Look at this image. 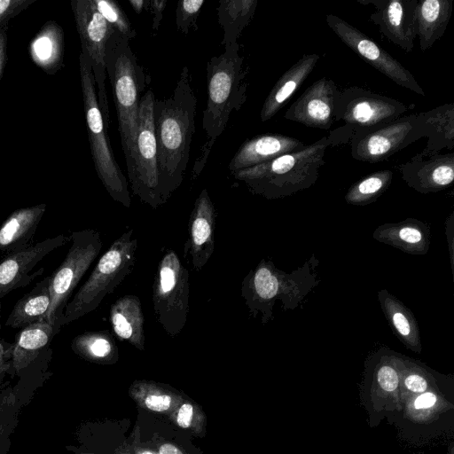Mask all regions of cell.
<instances>
[{
  "label": "cell",
  "mask_w": 454,
  "mask_h": 454,
  "mask_svg": "<svg viewBox=\"0 0 454 454\" xmlns=\"http://www.w3.org/2000/svg\"><path fill=\"white\" fill-rule=\"evenodd\" d=\"M196 107L191 74L184 66L171 96L155 99L153 106L159 189L163 204L183 183L195 131Z\"/></svg>",
  "instance_id": "cell-1"
},
{
  "label": "cell",
  "mask_w": 454,
  "mask_h": 454,
  "mask_svg": "<svg viewBox=\"0 0 454 454\" xmlns=\"http://www.w3.org/2000/svg\"><path fill=\"white\" fill-rule=\"evenodd\" d=\"M239 44L224 48L219 56L212 57L207 64V100L202 115V129L206 142L192 171L196 179L207 161L211 149L226 128L233 111H239L247 98V70Z\"/></svg>",
  "instance_id": "cell-2"
},
{
  "label": "cell",
  "mask_w": 454,
  "mask_h": 454,
  "mask_svg": "<svg viewBox=\"0 0 454 454\" xmlns=\"http://www.w3.org/2000/svg\"><path fill=\"white\" fill-rule=\"evenodd\" d=\"M332 144V136L324 137L301 150L231 175L254 194L270 200L289 196L316 183Z\"/></svg>",
  "instance_id": "cell-3"
},
{
  "label": "cell",
  "mask_w": 454,
  "mask_h": 454,
  "mask_svg": "<svg viewBox=\"0 0 454 454\" xmlns=\"http://www.w3.org/2000/svg\"><path fill=\"white\" fill-rule=\"evenodd\" d=\"M106 70L113 90L118 130L128 167L136 146L140 93L145 87L146 78L129 40L116 31L106 44Z\"/></svg>",
  "instance_id": "cell-4"
},
{
  "label": "cell",
  "mask_w": 454,
  "mask_h": 454,
  "mask_svg": "<svg viewBox=\"0 0 454 454\" xmlns=\"http://www.w3.org/2000/svg\"><path fill=\"white\" fill-rule=\"evenodd\" d=\"M309 263L288 274L262 259L241 283V297L253 317L260 316L263 325L273 318L277 301L284 309H294L315 285V274Z\"/></svg>",
  "instance_id": "cell-5"
},
{
  "label": "cell",
  "mask_w": 454,
  "mask_h": 454,
  "mask_svg": "<svg viewBox=\"0 0 454 454\" xmlns=\"http://www.w3.org/2000/svg\"><path fill=\"white\" fill-rule=\"evenodd\" d=\"M137 239L126 230L99 258L88 279L67 304L61 326L95 310L103 299L117 288L135 266Z\"/></svg>",
  "instance_id": "cell-6"
},
{
  "label": "cell",
  "mask_w": 454,
  "mask_h": 454,
  "mask_svg": "<svg viewBox=\"0 0 454 454\" xmlns=\"http://www.w3.org/2000/svg\"><path fill=\"white\" fill-rule=\"evenodd\" d=\"M79 71L87 131L94 167L110 197L127 208L131 205L128 182L116 161L99 109L90 61L84 51L79 55Z\"/></svg>",
  "instance_id": "cell-7"
},
{
  "label": "cell",
  "mask_w": 454,
  "mask_h": 454,
  "mask_svg": "<svg viewBox=\"0 0 454 454\" xmlns=\"http://www.w3.org/2000/svg\"><path fill=\"white\" fill-rule=\"evenodd\" d=\"M189 298V272L176 252L167 249L157 266L152 299L155 318L170 338L176 337L187 322Z\"/></svg>",
  "instance_id": "cell-8"
},
{
  "label": "cell",
  "mask_w": 454,
  "mask_h": 454,
  "mask_svg": "<svg viewBox=\"0 0 454 454\" xmlns=\"http://www.w3.org/2000/svg\"><path fill=\"white\" fill-rule=\"evenodd\" d=\"M71 246L61 264L50 276L51 303L43 321L61 327L60 319L76 286L99 254L103 242L97 230L71 232Z\"/></svg>",
  "instance_id": "cell-9"
},
{
  "label": "cell",
  "mask_w": 454,
  "mask_h": 454,
  "mask_svg": "<svg viewBox=\"0 0 454 454\" xmlns=\"http://www.w3.org/2000/svg\"><path fill=\"white\" fill-rule=\"evenodd\" d=\"M155 97L148 90L141 98L138 108V132L128 176L132 194L153 208L163 205L159 189L157 147L154 132L153 106Z\"/></svg>",
  "instance_id": "cell-10"
},
{
  "label": "cell",
  "mask_w": 454,
  "mask_h": 454,
  "mask_svg": "<svg viewBox=\"0 0 454 454\" xmlns=\"http://www.w3.org/2000/svg\"><path fill=\"white\" fill-rule=\"evenodd\" d=\"M71 8L81 40L82 51L91 64L98 102L106 128L110 124L106 90V44L114 29L96 9L92 0H73Z\"/></svg>",
  "instance_id": "cell-11"
},
{
  "label": "cell",
  "mask_w": 454,
  "mask_h": 454,
  "mask_svg": "<svg viewBox=\"0 0 454 454\" xmlns=\"http://www.w3.org/2000/svg\"><path fill=\"white\" fill-rule=\"evenodd\" d=\"M423 137L426 129L420 114H410L358 131L352 142L351 154L358 160L377 162Z\"/></svg>",
  "instance_id": "cell-12"
},
{
  "label": "cell",
  "mask_w": 454,
  "mask_h": 454,
  "mask_svg": "<svg viewBox=\"0 0 454 454\" xmlns=\"http://www.w3.org/2000/svg\"><path fill=\"white\" fill-rule=\"evenodd\" d=\"M407 109L396 99L351 87L340 91L334 106V118L360 131L395 121Z\"/></svg>",
  "instance_id": "cell-13"
},
{
  "label": "cell",
  "mask_w": 454,
  "mask_h": 454,
  "mask_svg": "<svg viewBox=\"0 0 454 454\" xmlns=\"http://www.w3.org/2000/svg\"><path fill=\"white\" fill-rule=\"evenodd\" d=\"M326 23L348 47L369 65L396 84L423 97L426 95L408 69L356 27L333 14L326 16Z\"/></svg>",
  "instance_id": "cell-14"
},
{
  "label": "cell",
  "mask_w": 454,
  "mask_h": 454,
  "mask_svg": "<svg viewBox=\"0 0 454 454\" xmlns=\"http://www.w3.org/2000/svg\"><path fill=\"white\" fill-rule=\"evenodd\" d=\"M68 241L69 237L59 234L6 254L0 261V300L12 291L27 286L41 276L44 271L43 267L31 273L32 270L47 254Z\"/></svg>",
  "instance_id": "cell-15"
},
{
  "label": "cell",
  "mask_w": 454,
  "mask_h": 454,
  "mask_svg": "<svg viewBox=\"0 0 454 454\" xmlns=\"http://www.w3.org/2000/svg\"><path fill=\"white\" fill-rule=\"evenodd\" d=\"M216 209L207 189L197 197L188 222L184 258H191L192 268L200 272L215 251Z\"/></svg>",
  "instance_id": "cell-16"
},
{
  "label": "cell",
  "mask_w": 454,
  "mask_h": 454,
  "mask_svg": "<svg viewBox=\"0 0 454 454\" xmlns=\"http://www.w3.org/2000/svg\"><path fill=\"white\" fill-rule=\"evenodd\" d=\"M339 94L335 82L323 77L307 88L284 118L309 128L328 129L335 121L334 106Z\"/></svg>",
  "instance_id": "cell-17"
},
{
  "label": "cell",
  "mask_w": 454,
  "mask_h": 454,
  "mask_svg": "<svg viewBox=\"0 0 454 454\" xmlns=\"http://www.w3.org/2000/svg\"><path fill=\"white\" fill-rule=\"evenodd\" d=\"M377 11L371 20L393 43L410 52L417 36L418 0H376Z\"/></svg>",
  "instance_id": "cell-18"
},
{
  "label": "cell",
  "mask_w": 454,
  "mask_h": 454,
  "mask_svg": "<svg viewBox=\"0 0 454 454\" xmlns=\"http://www.w3.org/2000/svg\"><path fill=\"white\" fill-rule=\"evenodd\" d=\"M59 330V325L46 321L20 329L12 343L10 372L27 374L36 365L49 360L51 355V342Z\"/></svg>",
  "instance_id": "cell-19"
},
{
  "label": "cell",
  "mask_w": 454,
  "mask_h": 454,
  "mask_svg": "<svg viewBox=\"0 0 454 454\" xmlns=\"http://www.w3.org/2000/svg\"><path fill=\"white\" fill-rule=\"evenodd\" d=\"M403 179L421 193L436 192L454 180V153L424 151L401 167Z\"/></svg>",
  "instance_id": "cell-20"
},
{
  "label": "cell",
  "mask_w": 454,
  "mask_h": 454,
  "mask_svg": "<svg viewBox=\"0 0 454 454\" xmlns=\"http://www.w3.org/2000/svg\"><path fill=\"white\" fill-rule=\"evenodd\" d=\"M306 145L282 134H262L246 140L229 163L231 174L270 161L281 155L304 148Z\"/></svg>",
  "instance_id": "cell-21"
},
{
  "label": "cell",
  "mask_w": 454,
  "mask_h": 454,
  "mask_svg": "<svg viewBox=\"0 0 454 454\" xmlns=\"http://www.w3.org/2000/svg\"><path fill=\"white\" fill-rule=\"evenodd\" d=\"M403 356L392 350L380 349L367 366L370 391L376 404L399 403Z\"/></svg>",
  "instance_id": "cell-22"
},
{
  "label": "cell",
  "mask_w": 454,
  "mask_h": 454,
  "mask_svg": "<svg viewBox=\"0 0 454 454\" xmlns=\"http://www.w3.org/2000/svg\"><path fill=\"white\" fill-rule=\"evenodd\" d=\"M46 210V204L12 212L0 226V252L11 254L33 245V239Z\"/></svg>",
  "instance_id": "cell-23"
},
{
  "label": "cell",
  "mask_w": 454,
  "mask_h": 454,
  "mask_svg": "<svg viewBox=\"0 0 454 454\" xmlns=\"http://www.w3.org/2000/svg\"><path fill=\"white\" fill-rule=\"evenodd\" d=\"M109 320L115 336L139 351L145 350V317L140 299L134 294L118 298L110 308Z\"/></svg>",
  "instance_id": "cell-24"
},
{
  "label": "cell",
  "mask_w": 454,
  "mask_h": 454,
  "mask_svg": "<svg viewBox=\"0 0 454 454\" xmlns=\"http://www.w3.org/2000/svg\"><path fill=\"white\" fill-rule=\"evenodd\" d=\"M319 58L316 53L304 54L282 74L262 105L260 113L262 121L271 119L286 104L313 71Z\"/></svg>",
  "instance_id": "cell-25"
},
{
  "label": "cell",
  "mask_w": 454,
  "mask_h": 454,
  "mask_svg": "<svg viewBox=\"0 0 454 454\" xmlns=\"http://www.w3.org/2000/svg\"><path fill=\"white\" fill-rule=\"evenodd\" d=\"M28 52L33 62L48 74L64 65L65 39L62 27L55 21L43 24L30 41Z\"/></svg>",
  "instance_id": "cell-26"
},
{
  "label": "cell",
  "mask_w": 454,
  "mask_h": 454,
  "mask_svg": "<svg viewBox=\"0 0 454 454\" xmlns=\"http://www.w3.org/2000/svg\"><path fill=\"white\" fill-rule=\"evenodd\" d=\"M373 239L411 254H427L430 244L427 224L415 219L380 225Z\"/></svg>",
  "instance_id": "cell-27"
},
{
  "label": "cell",
  "mask_w": 454,
  "mask_h": 454,
  "mask_svg": "<svg viewBox=\"0 0 454 454\" xmlns=\"http://www.w3.org/2000/svg\"><path fill=\"white\" fill-rule=\"evenodd\" d=\"M378 298L385 317L395 335L409 349L420 353L419 328L412 312L386 289L378 293Z\"/></svg>",
  "instance_id": "cell-28"
},
{
  "label": "cell",
  "mask_w": 454,
  "mask_h": 454,
  "mask_svg": "<svg viewBox=\"0 0 454 454\" xmlns=\"http://www.w3.org/2000/svg\"><path fill=\"white\" fill-rule=\"evenodd\" d=\"M453 0H423L417 5V35L421 51L428 50L444 34Z\"/></svg>",
  "instance_id": "cell-29"
},
{
  "label": "cell",
  "mask_w": 454,
  "mask_h": 454,
  "mask_svg": "<svg viewBox=\"0 0 454 454\" xmlns=\"http://www.w3.org/2000/svg\"><path fill=\"white\" fill-rule=\"evenodd\" d=\"M50 303V276H48L37 282L30 292L17 301L5 325L14 329H22L43 321Z\"/></svg>",
  "instance_id": "cell-30"
},
{
  "label": "cell",
  "mask_w": 454,
  "mask_h": 454,
  "mask_svg": "<svg viewBox=\"0 0 454 454\" xmlns=\"http://www.w3.org/2000/svg\"><path fill=\"white\" fill-rule=\"evenodd\" d=\"M130 397L142 409L169 415L184 397L169 386L153 380H135L129 388Z\"/></svg>",
  "instance_id": "cell-31"
},
{
  "label": "cell",
  "mask_w": 454,
  "mask_h": 454,
  "mask_svg": "<svg viewBox=\"0 0 454 454\" xmlns=\"http://www.w3.org/2000/svg\"><path fill=\"white\" fill-rule=\"evenodd\" d=\"M72 350L82 359L98 364H114L118 361V347L106 330L90 331L75 336Z\"/></svg>",
  "instance_id": "cell-32"
},
{
  "label": "cell",
  "mask_w": 454,
  "mask_h": 454,
  "mask_svg": "<svg viewBox=\"0 0 454 454\" xmlns=\"http://www.w3.org/2000/svg\"><path fill=\"white\" fill-rule=\"evenodd\" d=\"M256 5V0L219 2L216 8L217 19L223 32L222 44L224 48L238 43L241 32L252 20Z\"/></svg>",
  "instance_id": "cell-33"
},
{
  "label": "cell",
  "mask_w": 454,
  "mask_h": 454,
  "mask_svg": "<svg viewBox=\"0 0 454 454\" xmlns=\"http://www.w3.org/2000/svg\"><path fill=\"white\" fill-rule=\"evenodd\" d=\"M427 136V152H438L443 147L453 148L454 105L448 104L420 114Z\"/></svg>",
  "instance_id": "cell-34"
},
{
  "label": "cell",
  "mask_w": 454,
  "mask_h": 454,
  "mask_svg": "<svg viewBox=\"0 0 454 454\" xmlns=\"http://www.w3.org/2000/svg\"><path fill=\"white\" fill-rule=\"evenodd\" d=\"M393 172L388 169L373 172L351 185L345 195L347 203L364 206L375 201L391 184Z\"/></svg>",
  "instance_id": "cell-35"
},
{
  "label": "cell",
  "mask_w": 454,
  "mask_h": 454,
  "mask_svg": "<svg viewBox=\"0 0 454 454\" xmlns=\"http://www.w3.org/2000/svg\"><path fill=\"white\" fill-rule=\"evenodd\" d=\"M432 374L419 364L403 356L401 372V396L409 394L412 397L426 392L432 386Z\"/></svg>",
  "instance_id": "cell-36"
},
{
  "label": "cell",
  "mask_w": 454,
  "mask_h": 454,
  "mask_svg": "<svg viewBox=\"0 0 454 454\" xmlns=\"http://www.w3.org/2000/svg\"><path fill=\"white\" fill-rule=\"evenodd\" d=\"M168 418L182 429L200 436L205 433L206 416L200 406L191 399L184 398Z\"/></svg>",
  "instance_id": "cell-37"
},
{
  "label": "cell",
  "mask_w": 454,
  "mask_h": 454,
  "mask_svg": "<svg viewBox=\"0 0 454 454\" xmlns=\"http://www.w3.org/2000/svg\"><path fill=\"white\" fill-rule=\"evenodd\" d=\"M96 9L118 32L129 41L135 37L136 31L120 4L114 0H92Z\"/></svg>",
  "instance_id": "cell-38"
},
{
  "label": "cell",
  "mask_w": 454,
  "mask_h": 454,
  "mask_svg": "<svg viewBox=\"0 0 454 454\" xmlns=\"http://www.w3.org/2000/svg\"><path fill=\"white\" fill-rule=\"evenodd\" d=\"M204 0H182L177 2L176 10V25L177 29L184 35L197 30V20Z\"/></svg>",
  "instance_id": "cell-39"
},
{
  "label": "cell",
  "mask_w": 454,
  "mask_h": 454,
  "mask_svg": "<svg viewBox=\"0 0 454 454\" xmlns=\"http://www.w3.org/2000/svg\"><path fill=\"white\" fill-rule=\"evenodd\" d=\"M411 409L415 416L425 417L430 414L429 411H434L440 404V398L434 390H427L424 393L411 397Z\"/></svg>",
  "instance_id": "cell-40"
},
{
  "label": "cell",
  "mask_w": 454,
  "mask_h": 454,
  "mask_svg": "<svg viewBox=\"0 0 454 454\" xmlns=\"http://www.w3.org/2000/svg\"><path fill=\"white\" fill-rule=\"evenodd\" d=\"M35 0H0V27L27 9Z\"/></svg>",
  "instance_id": "cell-41"
},
{
  "label": "cell",
  "mask_w": 454,
  "mask_h": 454,
  "mask_svg": "<svg viewBox=\"0 0 454 454\" xmlns=\"http://www.w3.org/2000/svg\"><path fill=\"white\" fill-rule=\"evenodd\" d=\"M12 343L0 339V382L11 370Z\"/></svg>",
  "instance_id": "cell-42"
},
{
  "label": "cell",
  "mask_w": 454,
  "mask_h": 454,
  "mask_svg": "<svg viewBox=\"0 0 454 454\" xmlns=\"http://www.w3.org/2000/svg\"><path fill=\"white\" fill-rule=\"evenodd\" d=\"M153 447H152L157 454H187L182 448L176 443L161 439L155 435L152 441Z\"/></svg>",
  "instance_id": "cell-43"
},
{
  "label": "cell",
  "mask_w": 454,
  "mask_h": 454,
  "mask_svg": "<svg viewBox=\"0 0 454 454\" xmlns=\"http://www.w3.org/2000/svg\"><path fill=\"white\" fill-rule=\"evenodd\" d=\"M167 1L149 0L146 9L153 15V29L157 31L163 18V12L166 9Z\"/></svg>",
  "instance_id": "cell-44"
},
{
  "label": "cell",
  "mask_w": 454,
  "mask_h": 454,
  "mask_svg": "<svg viewBox=\"0 0 454 454\" xmlns=\"http://www.w3.org/2000/svg\"><path fill=\"white\" fill-rule=\"evenodd\" d=\"M132 442L129 444L130 449L133 454H157L156 451L153 448H149L145 446L140 442V428L139 427H136L133 434H132Z\"/></svg>",
  "instance_id": "cell-45"
},
{
  "label": "cell",
  "mask_w": 454,
  "mask_h": 454,
  "mask_svg": "<svg viewBox=\"0 0 454 454\" xmlns=\"http://www.w3.org/2000/svg\"><path fill=\"white\" fill-rule=\"evenodd\" d=\"M7 62V24L0 27V82Z\"/></svg>",
  "instance_id": "cell-46"
},
{
  "label": "cell",
  "mask_w": 454,
  "mask_h": 454,
  "mask_svg": "<svg viewBox=\"0 0 454 454\" xmlns=\"http://www.w3.org/2000/svg\"><path fill=\"white\" fill-rule=\"evenodd\" d=\"M149 0H129V4L137 14H140L144 9H146Z\"/></svg>",
  "instance_id": "cell-47"
},
{
  "label": "cell",
  "mask_w": 454,
  "mask_h": 454,
  "mask_svg": "<svg viewBox=\"0 0 454 454\" xmlns=\"http://www.w3.org/2000/svg\"><path fill=\"white\" fill-rule=\"evenodd\" d=\"M114 454H133L129 443L123 442L115 450Z\"/></svg>",
  "instance_id": "cell-48"
},
{
  "label": "cell",
  "mask_w": 454,
  "mask_h": 454,
  "mask_svg": "<svg viewBox=\"0 0 454 454\" xmlns=\"http://www.w3.org/2000/svg\"><path fill=\"white\" fill-rule=\"evenodd\" d=\"M6 401L7 396H0V415L3 413Z\"/></svg>",
  "instance_id": "cell-49"
},
{
  "label": "cell",
  "mask_w": 454,
  "mask_h": 454,
  "mask_svg": "<svg viewBox=\"0 0 454 454\" xmlns=\"http://www.w3.org/2000/svg\"><path fill=\"white\" fill-rule=\"evenodd\" d=\"M0 330H1V301H0Z\"/></svg>",
  "instance_id": "cell-50"
},
{
  "label": "cell",
  "mask_w": 454,
  "mask_h": 454,
  "mask_svg": "<svg viewBox=\"0 0 454 454\" xmlns=\"http://www.w3.org/2000/svg\"><path fill=\"white\" fill-rule=\"evenodd\" d=\"M83 454H89V453H83Z\"/></svg>",
  "instance_id": "cell-51"
}]
</instances>
